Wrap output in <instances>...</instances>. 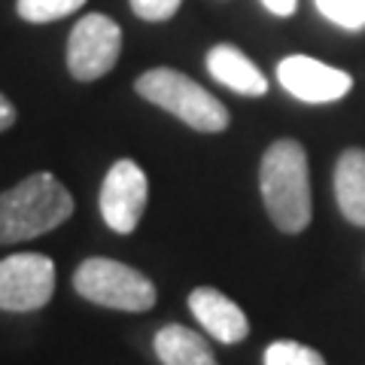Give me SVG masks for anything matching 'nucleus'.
Returning <instances> with one entry per match:
<instances>
[{
    "label": "nucleus",
    "mask_w": 365,
    "mask_h": 365,
    "mask_svg": "<svg viewBox=\"0 0 365 365\" xmlns=\"http://www.w3.org/2000/svg\"><path fill=\"white\" fill-rule=\"evenodd\" d=\"M259 192L274 228L283 235H299L311 225V165L295 137H280L265 150L259 165Z\"/></svg>",
    "instance_id": "1"
},
{
    "label": "nucleus",
    "mask_w": 365,
    "mask_h": 365,
    "mask_svg": "<svg viewBox=\"0 0 365 365\" xmlns=\"http://www.w3.org/2000/svg\"><path fill=\"white\" fill-rule=\"evenodd\" d=\"M73 216V195L49 170H37L0 192V247L49 235Z\"/></svg>",
    "instance_id": "2"
},
{
    "label": "nucleus",
    "mask_w": 365,
    "mask_h": 365,
    "mask_svg": "<svg viewBox=\"0 0 365 365\" xmlns=\"http://www.w3.org/2000/svg\"><path fill=\"white\" fill-rule=\"evenodd\" d=\"M134 91L143 101L162 107L170 116L186 122L189 128L204 134H220L232 122L220 98H213L204 86H198L192 76L174 71V67H150L146 73L137 76Z\"/></svg>",
    "instance_id": "3"
},
{
    "label": "nucleus",
    "mask_w": 365,
    "mask_h": 365,
    "mask_svg": "<svg viewBox=\"0 0 365 365\" xmlns=\"http://www.w3.org/2000/svg\"><path fill=\"white\" fill-rule=\"evenodd\" d=\"M73 289L91 304L125 314L150 311L158 299L155 283L143 271L107 256H91L79 262V268L73 271Z\"/></svg>",
    "instance_id": "4"
},
{
    "label": "nucleus",
    "mask_w": 365,
    "mask_h": 365,
    "mask_svg": "<svg viewBox=\"0 0 365 365\" xmlns=\"http://www.w3.org/2000/svg\"><path fill=\"white\" fill-rule=\"evenodd\" d=\"M119 52L122 28L104 13H88L67 37V71L79 83H95L116 67Z\"/></svg>",
    "instance_id": "5"
},
{
    "label": "nucleus",
    "mask_w": 365,
    "mask_h": 365,
    "mask_svg": "<svg viewBox=\"0 0 365 365\" xmlns=\"http://www.w3.org/2000/svg\"><path fill=\"white\" fill-rule=\"evenodd\" d=\"M55 262L43 253H13L0 259V311L31 314L52 302Z\"/></svg>",
    "instance_id": "6"
},
{
    "label": "nucleus",
    "mask_w": 365,
    "mask_h": 365,
    "mask_svg": "<svg viewBox=\"0 0 365 365\" xmlns=\"http://www.w3.org/2000/svg\"><path fill=\"white\" fill-rule=\"evenodd\" d=\"M146 198H150V182H146L143 168L131 162V158H119V162L107 170L104 182H101L98 207L113 232L131 235L143 220Z\"/></svg>",
    "instance_id": "7"
},
{
    "label": "nucleus",
    "mask_w": 365,
    "mask_h": 365,
    "mask_svg": "<svg viewBox=\"0 0 365 365\" xmlns=\"http://www.w3.org/2000/svg\"><path fill=\"white\" fill-rule=\"evenodd\" d=\"M277 83L304 104H335L353 88V76L311 55H287L277 64Z\"/></svg>",
    "instance_id": "8"
},
{
    "label": "nucleus",
    "mask_w": 365,
    "mask_h": 365,
    "mask_svg": "<svg viewBox=\"0 0 365 365\" xmlns=\"http://www.w3.org/2000/svg\"><path fill=\"white\" fill-rule=\"evenodd\" d=\"M189 311L201 329L220 344H241L250 335V319L225 292L213 287H198L189 292Z\"/></svg>",
    "instance_id": "9"
},
{
    "label": "nucleus",
    "mask_w": 365,
    "mask_h": 365,
    "mask_svg": "<svg viewBox=\"0 0 365 365\" xmlns=\"http://www.w3.org/2000/svg\"><path fill=\"white\" fill-rule=\"evenodd\" d=\"M204 64H207V71L216 83H222L225 88L237 91V95H244V98L268 95V79L259 71V64L232 43L213 46L207 52V58H204Z\"/></svg>",
    "instance_id": "10"
},
{
    "label": "nucleus",
    "mask_w": 365,
    "mask_h": 365,
    "mask_svg": "<svg viewBox=\"0 0 365 365\" xmlns=\"http://www.w3.org/2000/svg\"><path fill=\"white\" fill-rule=\"evenodd\" d=\"M335 201L350 225L365 228V150L350 146L335 162Z\"/></svg>",
    "instance_id": "11"
},
{
    "label": "nucleus",
    "mask_w": 365,
    "mask_h": 365,
    "mask_svg": "<svg viewBox=\"0 0 365 365\" xmlns=\"http://www.w3.org/2000/svg\"><path fill=\"white\" fill-rule=\"evenodd\" d=\"M153 347L162 365H220L207 341L195 329L180 323H168L158 329Z\"/></svg>",
    "instance_id": "12"
},
{
    "label": "nucleus",
    "mask_w": 365,
    "mask_h": 365,
    "mask_svg": "<svg viewBox=\"0 0 365 365\" xmlns=\"http://www.w3.org/2000/svg\"><path fill=\"white\" fill-rule=\"evenodd\" d=\"M79 6H86V0H16V13L28 25H46V21L64 19L76 13Z\"/></svg>",
    "instance_id": "13"
},
{
    "label": "nucleus",
    "mask_w": 365,
    "mask_h": 365,
    "mask_svg": "<svg viewBox=\"0 0 365 365\" xmlns=\"http://www.w3.org/2000/svg\"><path fill=\"white\" fill-rule=\"evenodd\" d=\"M262 359H265V365H326L319 350L299 344V341H287V338L268 344Z\"/></svg>",
    "instance_id": "14"
},
{
    "label": "nucleus",
    "mask_w": 365,
    "mask_h": 365,
    "mask_svg": "<svg viewBox=\"0 0 365 365\" xmlns=\"http://www.w3.org/2000/svg\"><path fill=\"white\" fill-rule=\"evenodd\" d=\"M319 16L344 31H365V0H314Z\"/></svg>",
    "instance_id": "15"
},
{
    "label": "nucleus",
    "mask_w": 365,
    "mask_h": 365,
    "mask_svg": "<svg viewBox=\"0 0 365 365\" xmlns=\"http://www.w3.org/2000/svg\"><path fill=\"white\" fill-rule=\"evenodd\" d=\"M182 0H131V13L140 21H168L177 16Z\"/></svg>",
    "instance_id": "16"
},
{
    "label": "nucleus",
    "mask_w": 365,
    "mask_h": 365,
    "mask_svg": "<svg viewBox=\"0 0 365 365\" xmlns=\"http://www.w3.org/2000/svg\"><path fill=\"white\" fill-rule=\"evenodd\" d=\"M16 119H19V113H16V104L9 101L4 91H0V134L4 131H9L16 125Z\"/></svg>",
    "instance_id": "17"
},
{
    "label": "nucleus",
    "mask_w": 365,
    "mask_h": 365,
    "mask_svg": "<svg viewBox=\"0 0 365 365\" xmlns=\"http://www.w3.org/2000/svg\"><path fill=\"white\" fill-rule=\"evenodd\" d=\"M265 4V9L271 16H280V19H287L295 13V6H299V0H262Z\"/></svg>",
    "instance_id": "18"
}]
</instances>
